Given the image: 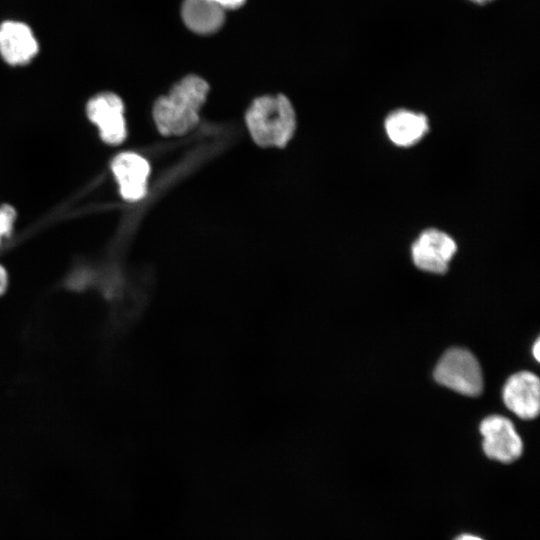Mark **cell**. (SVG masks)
Here are the masks:
<instances>
[{
    "label": "cell",
    "instance_id": "obj_15",
    "mask_svg": "<svg viewBox=\"0 0 540 540\" xmlns=\"http://www.w3.org/2000/svg\"><path fill=\"white\" fill-rule=\"evenodd\" d=\"M454 540H484V539L474 534L465 533V534L459 535Z\"/></svg>",
    "mask_w": 540,
    "mask_h": 540
},
{
    "label": "cell",
    "instance_id": "obj_1",
    "mask_svg": "<svg viewBox=\"0 0 540 540\" xmlns=\"http://www.w3.org/2000/svg\"><path fill=\"white\" fill-rule=\"evenodd\" d=\"M208 91L206 81L190 75L177 83L167 96L160 97L153 108L159 132L165 136H179L191 131L198 123L199 110Z\"/></svg>",
    "mask_w": 540,
    "mask_h": 540
},
{
    "label": "cell",
    "instance_id": "obj_16",
    "mask_svg": "<svg viewBox=\"0 0 540 540\" xmlns=\"http://www.w3.org/2000/svg\"><path fill=\"white\" fill-rule=\"evenodd\" d=\"M532 352H533V355H534L535 359L537 361H539V356H540V341H539V339H537L536 342L534 343Z\"/></svg>",
    "mask_w": 540,
    "mask_h": 540
},
{
    "label": "cell",
    "instance_id": "obj_17",
    "mask_svg": "<svg viewBox=\"0 0 540 540\" xmlns=\"http://www.w3.org/2000/svg\"><path fill=\"white\" fill-rule=\"evenodd\" d=\"M475 4H479V5H484V4H487L489 2H492L493 0H469Z\"/></svg>",
    "mask_w": 540,
    "mask_h": 540
},
{
    "label": "cell",
    "instance_id": "obj_5",
    "mask_svg": "<svg viewBox=\"0 0 540 540\" xmlns=\"http://www.w3.org/2000/svg\"><path fill=\"white\" fill-rule=\"evenodd\" d=\"M87 116L100 132L104 142L110 145L122 143L126 137L124 105L119 96L103 92L92 97L86 106Z\"/></svg>",
    "mask_w": 540,
    "mask_h": 540
},
{
    "label": "cell",
    "instance_id": "obj_11",
    "mask_svg": "<svg viewBox=\"0 0 540 540\" xmlns=\"http://www.w3.org/2000/svg\"><path fill=\"white\" fill-rule=\"evenodd\" d=\"M224 9L212 0H184L182 18L186 26L198 34H211L223 24Z\"/></svg>",
    "mask_w": 540,
    "mask_h": 540
},
{
    "label": "cell",
    "instance_id": "obj_13",
    "mask_svg": "<svg viewBox=\"0 0 540 540\" xmlns=\"http://www.w3.org/2000/svg\"><path fill=\"white\" fill-rule=\"evenodd\" d=\"M217 5L225 9H235L241 6L245 0H212Z\"/></svg>",
    "mask_w": 540,
    "mask_h": 540
},
{
    "label": "cell",
    "instance_id": "obj_4",
    "mask_svg": "<svg viewBox=\"0 0 540 540\" xmlns=\"http://www.w3.org/2000/svg\"><path fill=\"white\" fill-rule=\"evenodd\" d=\"M479 430L483 438V451L488 458L508 464L521 456L522 439L506 417L488 416L482 420Z\"/></svg>",
    "mask_w": 540,
    "mask_h": 540
},
{
    "label": "cell",
    "instance_id": "obj_8",
    "mask_svg": "<svg viewBox=\"0 0 540 540\" xmlns=\"http://www.w3.org/2000/svg\"><path fill=\"white\" fill-rule=\"evenodd\" d=\"M111 169L125 200L135 202L145 196L150 173V166L145 158L134 152H123L114 157Z\"/></svg>",
    "mask_w": 540,
    "mask_h": 540
},
{
    "label": "cell",
    "instance_id": "obj_12",
    "mask_svg": "<svg viewBox=\"0 0 540 540\" xmlns=\"http://www.w3.org/2000/svg\"><path fill=\"white\" fill-rule=\"evenodd\" d=\"M16 219L15 209L3 204L0 206V244L5 237L10 236Z\"/></svg>",
    "mask_w": 540,
    "mask_h": 540
},
{
    "label": "cell",
    "instance_id": "obj_6",
    "mask_svg": "<svg viewBox=\"0 0 540 540\" xmlns=\"http://www.w3.org/2000/svg\"><path fill=\"white\" fill-rule=\"evenodd\" d=\"M456 250V243L449 235L437 229H427L413 243L412 258L419 269L442 274L447 271Z\"/></svg>",
    "mask_w": 540,
    "mask_h": 540
},
{
    "label": "cell",
    "instance_id": "obj_14",
    "mask_svg": "<svg viewBox=\"0 0 540 540\" xmlns=\"http://www.w3.org/2000/svg\"><path fill=\"white\" fill-rule=\"evenodd\" d=\"M8 285V275L5 268L0 265V295H2Z\"/></svg>",
    "mask_w": 540,
    "mask_h": 540
},
{
    "label": "cell",
    "instance_id": "obj_10",
    "mask_svg": "<svg viewBox=\"0 0 540 540\" xmlns=\"http://www.w3.org/2000/svg\"><path fill=\"white\" fill-rule=\"evenodd\" d=\"M385 130L389 139L401 147L417 143L428 131V120L421 113L396 110L385 120Z\"/></svg>",
    "mask_w": 540,
    "mask_h": 540
},
{
    "label": "cell",
    "instance_id": "obj_9",
    "mask_svg": "<svg viewBox=\"0 0 540 540\" xmlns=\"http://www.w3.org/2000/svg\"><path fill=\"white\" fill-rule=\"evenodd\" d=\"M38 52V43L24 23L6 21L0 26V54L11 65L28 63Z\"/></svg>",
    "mask_w": 540,
    "mask_h": 540
},
{
    "label": "cell",
    "instance_id": "obj_7",
    "mask_svg": "<svg viewBox=\"0 0 540 540\" xmlns=\"http://www.w3.org/2000/svg\"><path fill=\"white\" fill-rule=\"evenodd\" d=\"M503 401L521 419L535 418L540 409L539 378L529 371L513 374L504 385Z\"/></svg>",
    "mask_w": 540,
    "mask_h": 540
},
{
    "label": "cell",
    "instance_id": "obj_2",
    "mask_svg": "<svg viewBox=\"0 0 540 540\" xmlns=\"http://www.w3.org/2000/svg\"><path fill=\"white\" fill-rule=\"evenodd\" d=\"M253 140L262 147H283L296 127L294 109L284 95L257 98L246 113Z\"/></svg>",
    "mask_w": 540,
    "mask_h": 540
},
{
    "label": "cell",
    "instance_id": "obj_3",
    "mask_svg": "<svg viewBox=\"0 0 540 540\" xmlns=\"http://www.w3.org/2000/svg\"><path fill=\"white\" fill-rule=\"evenodd\" d=\"M435 380L465 396L475 397L483 390V376L476 357L463 348L447 350L434 370Z\"/></svg>",
    "mask_w": 540,
    "mask_h": 540
}]
</instances>
